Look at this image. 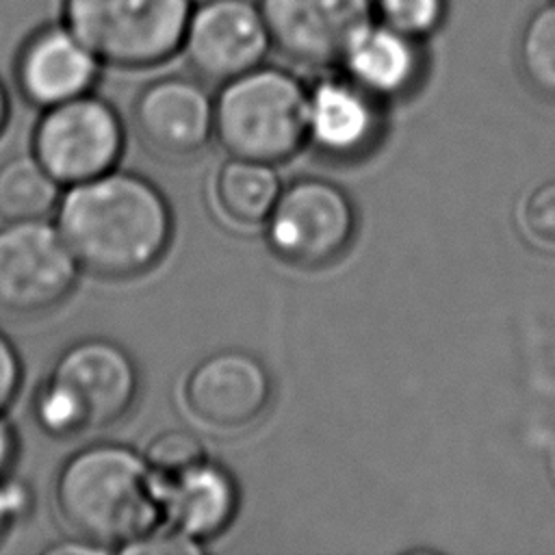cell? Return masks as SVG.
Masks as SVG:
<instances>
[{
	"label": "cell",
	"mask_w": 555,
	"mask_h": 555,
	"mask_svg": "<svg viewBox=\"0 0 555 555\" xmlns=\"http://www.w3.org/2000/svg\"><path fill=\"white\" fill-rule=\"evenodd\" d=\"M67 247L100 278L124 280L152 269L167 251L173 215L163 191L132 171H106L69 184L56 204Z\"/></svg>",
	"instance_id": "cell-1"
},
{
	"label": "cell",
	"mask_w": 555,
	"mask_h": 555,
	"mask_svg": "<svg viewBox=\"0 0 555 555\" xmlns=\"http://www.w3.org/2000/svg\"><path fill=\"white\" fill-rule=\"evenodd\" d=\"M54 503L76 535L108 553H121L163 520L154 470L145 455L119 442L74 451L56 473Z\"/></svg>",
	"instance_id": "cell-2"
},
{
	"label": "cell",
	"mask_w": 555,
	"mask_h": 555,
	"mask_svg": "<svg viewBox=\"0 0 555 555\" xmlns=\"http://www.w3.org/2000/svg\"><path fill=\"white\" fill-rule=\"evenodd\" d=\"M215 137L236 158L273 165L295 156L308 139V87L264 63L221 82Z\"/></svg>",
	"instance_id": "cell-3"
},
{
	"label": "cell",
	"mask_w": 555,
	"mask_h": 555,
	"mask_svg": "<svg viewBox=\"0 0 555 555\" xmlns=\"http://www.w3.org/2000/svg\"><path fill=\"white\" fill-rule=\"evenodd\" d=\"M195 0H63V24L106 65L145 69L180 54Z\"/></svg>",
	"instance_id": "cell-4"
},
{
	"label": "cell",
	"mask_w": 555,
	"mask_h": 555,
	"mask_svg": "<svg viewBox=\"0 0 555 555\" xmlns=\"http://www.w3.org/2000/svg\"><path fill=\"white\" fill-rule=\"evenodd\" d=\"M30 147L61 186L78 184L115 169L124 124L111 102L85 93L43 108Z\"/></svg>",
	"instance_id": "cell-5"
},
{
	"label": "cell",
	"mask_w": 555,
	"mask_h": 555,
	"mask_svg": "<svg viewBox=\"0 0 555 555\" xmlns=\"http://www.w3.org/2000/svg\"><path fill=\"white\" fill-rule=\"evenodd\" d=\"M353 234V202L343 186L325 178H299L284 186L267 219L271 249L304 269L340 258Z\"/></svg>",
	"instance_id": "cell-6"
},
{
	"label": "cell",
	"mask_w": 555,
	"mask_h": 555,
	"mask_svg": "<svg viewBox=\"0 0 555 555\" xmlns=\"http://www.w3.org/2000/svg\"><path fill=\"white\" fill-rule=\"evenodd\" d=\"M80 264L56 223L46 219L0 223V310L43 314L76 286Z\"/></svg>",
	"instance_id": "cell-7"
},
{
	"label": "cell",
	"mask_w": 555,
	"mask_h": 555,
	"mask_svg": "<svg viewBox=\"0 0 555 555\" xmlns=\"http://www.w3.org/2000/svg\"><path fill=\"white\" fill-rule=\"evenodd\" d=\"M271 48L258 0H195L180 54L199 80L221 85L262 65Z\"/></svg>",
	"instance_id": "cell-8"
},
{
	"label": "cell",
	"mask_w": 555,
	"mask_h": 555,
	"mask_svg": "<svg viewBox=\"0 0 555 555\" xmlns=\"http://www.w3.org/2000/svg\"><path fill=\"white\" fill-rule=\"evenodd\" d=\"M46 377L74 401L85 429L117 423L139 395L137 362L119 343L100 336L67 345Z\"/></svg>",
	"instance_id": "cell-9"
},
{
	"label": "cell",
	"mask_w": 555,
	"mask_h": 555,
	"mask_svg": "<svg viewBox=\"0 0 555 555\" xmlns=\"http://www.w3.org/2000/svg\"><path fill=\"white\" fill-rule=\"evenodd\" d=\"M271 46L291 63L327 69L362 26L373 20V0H258Z\"/></svg>",
	"instance_id": "cell-10"
},
{
	"label": "cell",
	"mask_w": 555,
	"mask_h": 555,
	"mask_svg": "<svg viewBox=\"0 0 555 555\" xmlns=\"http://www.w3.org/2000/svg\"><path fill=\"white\" fill-rule=\"evenodd\" d=\"M271 401V375L262 360L243 349H221L195 364L184 384L191 414L215 429L256 423Z\"/></svg>",
	"instance_id": "cell-11"
},
{
	"label": "cell",
	"mask_w": 555,
	"mask_h": 555,
	"mask_svg": "<svg viewBox=\"0 0 555 555\" xmlns=\"http://www.w3.org/2000/svg\"><path fill=\"white\" fill-rule=\"evenodd\" d=\"M132 124L141 143L156 156L186 158L215 134V100L197 76H165L139 91Z\"/></svg>",
	"instance_id": "cell-12"
},
{
	"label": "cell",
	"mask_w": 555,
	"mask_h": 555,
	"mask_svg": "<svg viewBox=\"0 0 555 555\" xmlns=\"http://www.w3.org/2000/svg\"><path fill=\"white\" fill-rule=\"evenodd\" d=\"M102 61L65 26L37 30L20 50L15 80L22 95L48 108L91 93Z\"/></svg>",
	"instance_id": "cell-13"
},
{
	"label": "cell",
	"mask_w": 555,
	"mask_h": 555,
	"mask_svg": "<svg viewBox=\"0 0 555 555\" xmlns=\"http://www.w3.org/2000/svg\"><path fill=\"white\" fill-rule=\"evenodd\" d=\"M156 481L167 527L197 542L219 535L236 516L238 488L232 475L208 457L178 475L156 477Z\"/></svg>",
	"instance_id": "cell-14"
},
{
	"label": "cell",
	"mask_w": 555,
	"mask_h": 555,
	"mask_svg": "<svg viewBox=\"0 0 555 555\" xmlns=\"http://www.w3.org/2000/svg\"><path fill=\"white\" fill-rule=\"evenodd\" d=\"M377 98L347 76H327L308 89V139L334 158L364 154L379 132Z\"/></svg>",
	"instance_id": "cell-15"
},
{
	"label": "cell",
	"mask_w": 555,
	"mask_h": 555,
	"mask_svg": "<svg viewBox=\"0 0 555 555\" xmlns=\"http://www.w3.org/2000/svg\"><path fill=\"white\" fill-rule=\"evenodd\" d=\"M423 41L371 20L347 46L345 76L377 100L405 95L423 76Z\"/></svg>",
	"instance_id": "cell-16"
},
{
	"label": "cell",
	"mask_w": 555,
	"mask_h": 555,
	"mask_svg": "<svg viewBox=\"0 0 555 555\" xmlns=\"http://www.w3.org/2000/svg\"><path fill=\"white\" fill-rule=\"evenodd\" d=\"M282 193L280 178L269 163L232 156L225 160L215 180L219 208L228 219L256 225L269 219Z\"/></svg>",
	"instance_id": "cell-17"
},
{
	"label": "cell",
	"mask_w": 555,
	"mask_h": 555,
	"mask_svg": "<svg viewBox=\"0 0 555 555\" xmlns=\"http://www.w3.org/2000/svg\"><path fill=\"white\" fill-rule=\"evenodd\" d=\"M61 184L30 154L0 163V223L46 219L59 204Z\"/></svg>",
	"instance_id": "cell-18"
},
{
	"label": "cell",
	"mask_w": 555,
	"mask_h": 555,
	"mask_svg": "<svg viewBox=\"0 0 555 555\" xmlns=\"http://www.w3.org/2000/svg\"><path fill=\"white\" fill-rule=\"evenodd\" d=\"M516 59L529 89L555 102V4L546 2L525 20Z\"/></svg>",
	"instance_id": "cell-19"
},
{
	"label": "cell",
	"mask_w": 555,
	"mask_h": 555,
	"mask_svg": "<svg viewBox=\"0 0 555 555\" xmlns=\"http://www.w3.org/2000/svg\"><path fill=\"white\" fill-rule=\"evenodd\" d=\"M449 15V0H373V17L382 24L425 41Z\"/></svg>",
	"instance_id": "cell-20"
},
{
	"label": "cell",
	"mask_w": 555,
	"mask_h": 555,
	"mask_svg": "<svg viewBox=\"0 0 555 555\" xmlns=\"http://www.w3.org/2000/svg\"><path fill=\"white\" fill-rule=\"evenodd\" d=\"M143 455L156 477H171L206 460V449L191 431L171 429L154 436Z\"/></svg>",
	"instance_id": "cell-21"
},
{
	"label": "cell",
	"mask_w": 555,
	"mask_h": 555,
	"mask_svg": "<svg viewBox=\"0 0 555 555\" xmlns=\"http://www.w3.org/2000/svg\"><path fill=\"white\" fill-rule=\"evenodd\" d=\"M527 232L542 245L555 247V178L538 184L522 208Z\"/></svg>",
	"instance_id": "cell-22"
},
{
	"label": "cell",
	"mask_w": 555,
	"mask_h": 555,
	"mask_svg": "<svg viewBox=\"0 0 555 555\" xmlns=\"http://www.w3.org/2000/svg\"><path fill=\"white\" fill-rule=\"evenodd\" d=\"M33 509V490L15 477L0 475V540L13 525L22 522Z\"/></svg>",
	"instance_id": "cell-23"
},
{
	"label": "cell",
	"mask_w": 555,
	"mask_h": 555,
	"mask_svg": "<svg viewBox=\"0 0 555 555\" xmlns=\"http://www.w3.org/2000/svg\"><path fill=\"white\" fill-rule=\"evenodd\" d=\"M121 553H156V555H165V553H202V542L176 531V529H167V531H158L152 529L147 535H143L141 540L128 544Z\"/></svg>",
	"instance_id": "cell-24"
},
{
	"label": "cell",
	"mask_w": 555,
	"mask_h": 555,
	"mask_svg": "<svg viewBox=\"0 0 555 555\" xmlns=\"http://www.w3.org/2000/svg\"><path fill=\"white\" fill-rule=\"evenodd\" d=\"M22 360L11 338L0 330V410H4L22 384Z\"/></svg>",
	"instance_id": "cell-25"
},
{
	"label": "cell",
	"mask_w": 555,
	"mask_h": 555,
	"mask_svg": "<svg viewBox=\"0 0 555 555\" xmlns=\"http://www.w3.org/2000/svg\"><path fill=\"white\" fill-rule=\"evenodd\" d=\"M20 451V440L13 423L7 418V414L0 410V475H9V468L13 466Z\"/></svg>",
	"instance_id": "cell-26"
},
{
	"label": "cell",
	"mask_w": 555,
	"mask_h": 555,
	"mask_svg": "<svg viewBox=\"0 0 555 555\" xmlns=\"http://www.w3.org/2000/svg\"><path fill=\"white\" fill-rule=\"evenodd\" d=\"M46 553H54V555H65V553H93V555H95V553H108V551H104L102 546H98V544H93V542H89V540L76 535V538H67V540H63V542L50 544V546L46 548Z\"/></svg>",
	"instance_id": "cell-27"
},
{
	"label": "cell",
	"mask_w": 555,
	"mask_h": 555,
	"mask_svg": "<svg viewBox=\"0 0 555 555\" xmlns=\"http://www.w3.org/2000/svg\"><path fill=\"white\" fill-rule=\"evenodd\" d=\"M9 113H11L9 93H7V87H4V85H2V80H0V134H2V130L7 128V121H9Z\"/></svg>",
	"instance_id": "cell-28"
},
{
	"label": "cell",
	"mask_w": 555,
	"mask_h": 555,
	"mask_svg": "<svg viewBox=\"0 0 555 555\" xmlns=\"http://www.w3.org/2000/svg\"><path fill=\"white\" fill-rule=\"evenodd\" d=\"M548 2H551V4H555V0H548Z\"/></svg>",
	"instance_id": "cell-29"
}]
</instances>
